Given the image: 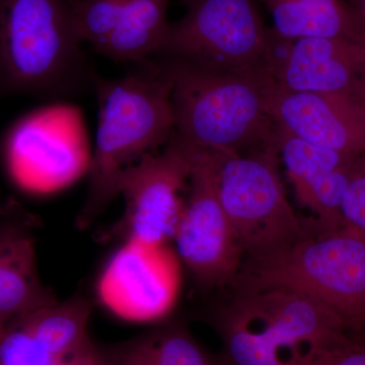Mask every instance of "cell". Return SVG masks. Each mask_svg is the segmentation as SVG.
Returning a JSON list of instances; mask_svg holds the SVG:
<instances>
[{
    "label": "cell",
    "instance_id": "1",
    "mask_svg": "<svg viewBox=\"0 0 365 365\" xmlns=\"http://www.w3.org/2000/svg\"><path fill=\"white\" fill-rule=\"evenodd\" d=\"M119 79L98 78V124L88 167V190L76 217L91 227L119 195L125 170L167 145L175 132L173 83L165 62L148 59Z\"/></svg>",
    "mask_w": 365,
    "mask_h": 365
},
{
    "label": "cell",
    "instance_id": "19",
    "mask_svg": "<svg viewBox=\"0 0 365 365\" xmlns=\"http://www.w3.org/2000/svg\"><path fill=\"white\" fill-rule=\"evenodd\" d=\"M91 311L88 300L76 297L56 302L21 319L55 357L62 360L91 340L88 334Z\"/></svg>",
    "mask_w": 365,
    "mask_h": 365
},
{
    "label": "cell",
    "instance_id": "25",
    "mask_svg": "<svg viewBox=\"0 0 365 365\" xmlns=\"http://www.w3.org/2000/svg\"><path fill=\"white\" fill-rule=\"evenodd\" d=\"M360 331H361L362 334H364V339L365 340V321L364 324H362L361 328H360Z\"/></svg>",
    "mask_w": 365,
    "mask_h": 365
},
{
    "label": "cell",
    "instance_id": "21",
    "mask_svg": "<svg viewBox=\"0 0 365 365\" xmlns=\"http://www.w3.org/2000/svg\"><path fill=\"white\" fill-rule=\"evenodd\" d=\"M342 230L365 242V153L352 163L342 204Z\"/></svg>",
    "mask_w": 365,
    "mask_h": 365
},
{
    "label": "cell",
    "instance_id": "22",
    "mask_svg": "<svg viewBox=\"0 0 365 365\" xmlns=\"http://www.w3.org/2000/svg\"><path fill=\"white\" fill-rule=\"evenodd\" d=\"M304 365H365V340L348 337L314 350Z\"/></svg>",
    "mask_w": 365,
    "mask_h": 365
},
{
    "label": "cell",
    "instance_id": "8",
    "mask_svg": "<svg viewBox=\"0 0 365 365\" xmlns=\"http://www.w3.org/2000/svg\"><path fill=\"white\" fill-rule=\"evenodd\" d=\"M197 148L173 134L160 153L128 168L119 182L123 215L108 232L109 239L162 246L174 239L184 209Z\"/></svg>",
    "mask_w": 365,
    "mask_h": 365
},
{
    "label": "cell",
    "instance_id": "7",
    "mask_svg": "<svg viewBox=\"0 0 365 365\" xmlns=\"http://www.w3.org/2000/svg\"><path fill=\"white\" fill-rule=\"evenodd\" d=\"M279 160L276 146H268L248 155H225L218 170L220 201L248 258L275 253L307 234L285 195Z\"/></svg>",
    "mask_w": 365,
    "mask_h": 365
},
{
    "label": "cell",
    "instance_id": "18",
    "mask_svg": "<svg viewBox=\"0 0 365 365\" xmlns=\"http://www.w3.org/2000/svg\"><path fill=\"white\" fill-rule=\"evenodd\" d=\"M108 365H215L182 327H163L100 348Z\"/></svg>",
    "mask_w": 365,
    "mask_h": 365
},
{
    "label": "cell",
    "instance_id": "12",
    "mask_svg": "<svg viewBox=\"0 0 365 365\" xmlns=\"http://www.w3.org/2000/svg\"><path fill=\"white\" fill-rule=\"evenodd\" d=\"M272 33L269 73L278 88L297 93L365 96V42L341 38L287 41Z\"/></svg>",
    "mask_w": 365,
    "mask_h": 365
},
{
    "label": "cell",
    "instance_id": "6",
    "mask_svg": "<svg viewBox=\"0 0 365 365\" xmlns=\"http://www.w3.org/2000/svg\"><path fill=\"white\" fill-rule=\"evenodd\" d=\"M184 16L170 24L158 55L209 71H268L272 34L261 0H181Z\"/></svg>",
    "mask_w": 365,
    "mask_h": 365
},
{
    "label": "cell",
    "instance_id": "16",
    "mask_svg": "<svg viewBox=\"0 0 365 365\" xmlns=\"http://www.w3.org/2000/svg\"><path fill=\"white\" fill-rule=\"evenodd\" d=\"M28 227L18 218L0 220V335L14 322L57 302L40 279Z\"/></svg>",
    "mask_w": 365,
    "mask_h": 365
},
{
    "label": "cell",
    "instance_id": "17",
    "mask_svg": "<svg viewBox=\"0 0 365 365\" xmlns=\"http://www.w3.org/2000/svg\"><path fill=\"white\" fill-rule=\"evenodd\" d=\"M283 40L341 38L365 42V24L347 0H261Z\"/></svg>",
    "mask_w": 365,
    "mask_h": 365
},
{
    "label": "cell",
    "instance_id": "4",
    "mask_svg": "<svg viewBox=\"0 0 365 365\" xmlns=\"http://www.w3.org/2000/svg\"><path fill=\"white\" fill-rule=\"evenodd\" d=\"M220 365H304L344 341L351 327L314 300L284 290L235 294L220 314Z\"/></svg>",
    "mask_w": 365,
    "mask_h": 365
},
{
    "label": "cell",
    "instance_id": "2",
    "mask_svg": "<svg viewBox=\"0 0 365 365\" xmlns=\"http://www.w3.org/2000/svg\"><path fill=\"white\" fill-rule=\"evenodd\" d=\"M175 135L197 150L242 155L276 146L268 71L220 72L170 58Z\"/></svg>",
    "mask_w": 365,
    "mask_h": 365
},
{
    "label": "cell",
    "instance_id": "13",
    "mask_svg": "<svg viewBox=\"0 0 365 365\" xmlns=\"http://www.w3.org/2000/svg\"><path fill=\"white\" fill-rule=\"evenodd\" d=\"M267 105L277 125L307 143L349 155L365 153L364 95L297 93L273 83Z\"/></svg>",
    "mask_w": 365,
    "mask_h": 365
},
{
    "label": "cell",
    "instance_id": "11",
    "mask_svg": "<svg viewBox=\"0 0 365 365\" xmlns=\"http://www.w3.org/2000/svg\"><path fill=\"white\" fill-rule=\"evenodd\" d=\"M83 43L118 62L155 56L170 24V0H68Z\"/></svg>",
    "mask_w": 365,
    "mask_h": 365
},
{
    "label": "cell",
    "instance_id": "3",
    "mask_svg": "<svg viewBox=\"0 0 365 365\" xmlns=\"http://www.w3.org/2000/svg\"><path fill=\"white\" fill-rule=\"evenodd\" d=\"M68 0H0V88L43 98L95 90Z\"/></svg>",
    "mask_w": 365,
    "mask_h": 365
},
{
    "label": "cell",
    "instance_id": "10",
    "mask_svg": "<svg viewBox=\"0 0 365 365\" xmlns=\"http://www.w3.org/2000/svg\"><path fill=\"white\" fill-rule=\"evenodd\" d=\"M179 269L165 247L128 241L106 267L98 294L121 318L155 321L169 313L176 300Z\"/></svg>",
    "mask_w": 365,
    "mask_h": 365
},
{
    "label": "cell",
    "instance_id": "23",
    "mask_svg": "<svg viewBox=\"0 0 365 365\" xmlns=\"http://www.w3.org/2000/svg\"><path fill=\"white\" fill-rule=\"evenodd\" d=\"M58 365H108L100 348L91 341L66 357Z\"/></svg>",
    "mask_w": 365,
    "mask_h": 365
},
{
    "label": "cell",
    "instance_id": "9",
    "mask_svg": "<svg viewBox=\"0 0 365 365\" xmlns=\"http://www.w3.org/2000/svg\"><path fill=\"white\" fill-rule=\"evenodd\" d=\"M225 155L197 150L173 239L181 260L206 287L232 284L244 258L218 194V170Z\"/></svg>",
    "mask_w": 365,
    "mask_h": 365
},
{
    "label": "cell",
    "instance_id": "5",
    "mask_svg": "<svg viewBox=\"0 0 365 365\" xmlns=\"http://www.w3.org/2000/svg\"><path fill=\"white\" fill-rule=\"evenodd\" d=\"M235 294L284 290L331 309L352 330L365 321V242L344 232L307 234L292 246L242 262Z\"/></svg>",
    "mask_w": 365,
    "mask_h": 365
},
{
    "label": "cell",
    "instance_id": "24",
    "mask_svg": "<svg viewBox=\"0 0 365 365\" xmlns=\"http://www.w3.org/2000/svg\"><path fill=\"white\" fill-rule=\"evenodd\" d=\"M365 24V0H347Z\"/></svg>",
    "mask_w": 365,
    "mask_h": 365
},
{
    "label": "cell",
    "instance_id": "14",
    "mask_svg": "<svg viewBox=\"0 0 365 365\" xmlns=\"http://www.w3.org/2000/svg\"><path fill=\"white\" fill-rule=\"evenodd\" d=\"M275 144L297 201L314 215L304 222L307 232L324 235L342 230L343 200L357 155L307 143L279 125Z\"/></svg>",
    "mask_w": 365,
    "mask_h": 365
},
{
    "label": "cell",
    "instance_id": "15",
    "mask_svg": "<svg viewBox=\"0 0 365 365\" xmlns=\"http://www.w3.org/2000/svg\"><path fill=\"white\" fill-rule=\"evenodd\" d=\"M55 110L24 120L11 134L9 160L14 176L28 188L53 191L78 179L90 162L78 138H62L51 130Z\"/></svg>",
    "mask_w": 365,
    "mask_h": 365
},
{
    "label": "cell",
    "instance_id": "20",
    "mask_svg": "<svg viewBox=\"0 0 365 365\" xmlns=\"http://www.w3.org/2000/svg\"><path fill=\"white\" fill-rule=\"evenodd\" d=\"M62 360L55 357L21 319L0 335V365H58Z\"/></svg>",
    "mask_w": 365,
    "mask_h": 365
}]
</instances>
